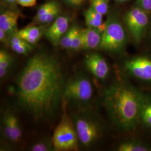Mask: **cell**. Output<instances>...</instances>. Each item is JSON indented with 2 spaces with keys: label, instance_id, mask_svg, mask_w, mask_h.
<instances>
[{
  "label": "cell",
  "instance_id": "obj_1",
  "mask_svg": "<svg viewBox=\"0 0 151 151\" xmlns=\"http://www.w3.org/2000/svg\"><path fill=\"white\" fill-rule=\"evenodd\" d=\"M65 82L63 68L56 57L37 53L17 76V102L35 120L50 119L62 104Z\"/></svg>",
  "mask_w": 151,
  "mask_h": 151
},
{
  "label": "cell",
  "instance_id": "obj_2",
  "mask_svg": "<svg viewBox=\"0 0 151 151\" xmlns=\"http://www.w3.org/2000/svg\"><path fill=\"white\" fill-rule=\"evenodd\" d=\"M143 94L122 80L114 81L104 92V104L114 125L123 132H133L140 123Z\"/></svg>",
  "mask_w": 151,
  "mask_h": 151
},
{
  "label": "cell",
  "instance_id": "obj_3",
  "mask_svg": "<svg viewBox=\"0 0 151 151\" xmlns=\"http://www.w3.org/2000/svg\"><path fill=\"white\" fill-rule=\"evenodd\" d=\"M70 118L75 128L80 145L89 147L99 139L102 132L101 125L96 116L87 108L72 114Z\"/></svg>",
  "mask_w": 151,
  "mask_h": 151
},
{
  "label": "cell",
  "instance_id": "obj_4",
  "mask_svg": "<svg viewBox=\"0 0 151 151\" xmlns=\"http://www.w3.org/2000/svg\"><path fill=\"white\" fill-rule=\"evenodd\" d=\"M93 95V88L91 81L84 75L74 76L65 82L63 99L67 105L70 104L81 109H86Z\"/></svg>",
  "mask_w": 151,
  "mask_h": 151
},
{
  "label": "cell",
  "instance_id": "obj_5",
  "mask_svg": "<svg viewBox=\"0 0 151 151\" xmlns=\"http://www.w3.org/2000/svg\"><path fill=\"white\" fill-rule=\"evenodd\" d=\"M127 29L118 16L111 15L106 21L105 28L99 48L111 53H119L128 42Z\"/></svg>",
  "mask_w": 151,
  "mask_h": 151
},
{
  "label": "cell",
  "instance_id": "obj_6",
  "mask_svg": "<svg viewBox=\"0 0 151 151\" xmlns=\"http://www.w3.org/2000/svg\"><path fill=\"white\" fill-rule=\"evenodd\" d=\"M63 114L52 138L55 151H78L79 142L75 128L67 111V103L62 101Z\"/></svg>",
  "mask_w": 151,
  "mask_h": 151
},
{
  "label": "cell",
  "instance_id": "obj_7",
  "mask_svg": "<svg viewBox=\"0 0 151 151\" xmlns=\"http://www.w3.org/2000/svg\"><path fill=\"white\" fill-rule=\"evenodd\" d=\"M148 13L135 6L128 11L124 17L125 25L136 44L140 43L146 35L149 25Z\"/></svg>",
  "mask_w": 151,
  "mask_h": 151
},
{
  "label": "cell",
  "instance_id": "obj_8",
  "mask_svg": "<svg viewBox=\"0 0 151 151\" xmlns=\"http://www.w3.org/2000/svg\"><path fill=\"white\" fill-rule=\"evenodd\" d=\"M1 137L2 142L9 147L16 146L22 141V125L16 114L10 110L4 111L1 116Z\"/></svg>",
  "mask_w": 151,
  "mask_h": 151
},
{
  "label": "cell",
  "instance_id": "obj_9",
  "mask_svg": "<svg viewBox=\"0 0 151 151\" xmlns=\"http://www.w3.org/2000/svg\"><path fill=\"white\" fill-rule=\"evenodd\" d=\"M124 68L130 76L151 85V58L137 56L124 62Z\"/></svg>",
  "mask_w": 151,
  "mask_h": 151
},
{
  "label": "cell",
  "instance_id": "obj_10",
  "mask_svg": "<svg viewBox=\"0 0 151 151\" xmlns=\"http://www.w3.org/2000/svg\"><path fill=\"white\" fill-rule=\"evenodd\" d=\"M70 23L69 16L60 15L47 27L44 36L54 46H58L61 39L70 27Z\"/></svg>",
  "mask_w": 151,
  "mask_h": 151
},
{
  "label": "cell",
  "instance_id": "obj_11",
  "mask_svg": "<svg viewBox=\"0 0 151 151\" xmlns=\"http://www.w3.org/2000/svg\"><path fill=\"white\" fill-rule=\"evenodd\" d=\"M87 70L96 78L105 80L109 73L110 68L105 59L98 53L87 55L85 60Z\"/></svg>",
  "mask_w": 151,
  "mask_h": 151
},
{
  "label": "cell",
  "instance_id": "obj_12",
  "mask_svg": "<svg viewBox=\"0 0 151 151\" xmlns=\"http://www.w3.org/2000/svg\"><path fill=\"white\" fill-rule=\"evenodd\" d=\"M20 12L9 7L1 9L0 14V29L5 31L10 36L17 31V22Z\"/></svg>",
  "mask_w": 151,
  "mask_h": 151
},
{
  "label": "cell",
  "instance_id": "obj_13",
  "mask_svg": "<svg viewBox=\"0 0 151 151\" xmlns=\"http://www.w3.org/2000/svg\"><path fill=\"white\" fill-rule=\"evenodd\" d=\"M81 32L82 37V49L91 50L99 48L103 32L96 28L87 27L81 29Z\"/></svg>",
  "mask_w": 151,
  "mask_h": 151
},
{
  "label": "cell",
  "instance_id": "obj_14",
  "mask_svg": "<svg viewBox=\"0 0 151 151\" xmlns=\"http://www.w3.org/2000/svg\"><path fill=\"white\" fill-rule=\"evenodd\" d=\"M47 26L32 25L18 30L16 34L32 45H35L44 35Z\"/></svg>",
  "mask_w": 151,
  "mask_h": 151
},
{
  "label": "cell",
  "instance_id": "obj_15",
  "mask_svg": "<svg viewBox=\"0 0 151 151\" xmlns=\"http://www.w3.org/2000/svg\"><path fill=\"white\" fill-rule=\"evenodd\" d=\"M7 45L14 52L24 55H28L33 49L32 45L19 37L16 32L10 37Z\"/></svg>",
  "mask_w": 151,
  "mask_h": 151
},
{
  "label": "cell",
  "instance_id": "obj_16",
  "mask_svg": "<svg viewBox=\"0 0 151 151\" xmlns=\"http://www.w3.org/2000/svg\"><path fill=\"white\" fill-rule=\"evenodd\" d=\"M85 23L87 27L96 28L103 32L106 25V22L103 21V15L90 7L83 12Z\"/></svg>",
  "mask_w": 151,
  "mask_h": 151
},
{
  "label": "cell",
  "instance_id": "obj_17",
  "mask_svg": "<svg viewBox=\"0 0 151 151\" xmlns=\"http://www.w3.org/2000/svg\"><path fill=\"white\" fill-rule=\"evenodd\" d=\"M140 123L151 129V97H146L144 95L140 108Z\"/></svg>",
  "mask_w": 151,
  "mask_h": 151
},
{
  "label": "cell",
  "instance_id": "obj_18",
  "mask_svg": "<svg viewBox=\"0 0 151 151\" xmlns=\"http://www.w3.org/2000/svg\"><path fill=\"white\" fill-rule=\"evenodd\" d=\"M13 58L5 50L0 51V78L4 80L9 75L13 65Z\"/></svg>",
  "mask_w": 151,
  "mask_h": 151
},
{
  "label": "cell",
  "instance_id": "obj_19",
  "mask_svg": "<svg viewBox=\"0 0 151 151\" xmlns=\"http://www.w3.org/2000/svg\"><path fill=\"white\" fill-rule=\"evenodd\" d=\"M80 29L77 25L73 24L61 39L60 45L62 48L71 50L72 45L76 33Z\"/></svg>",
  "mask_w": 151,
  "mask_h": 151
},
{
  "label": "cell",
  "instance_id": "obj_20",
  "mask_svg": "<svg viewBox=\"0 0 151 151\" xmlns=\"http://www.w3.org/2000/svg\"><path fill=\"white\" fill-rule=\"evenodd\" d=\"M118 150L119 151H147L151 148L148 146L139 142H125L119 145Z\"/></svg>",
  "mask_w": 151,
  "mask_h": 151
},
{
  "label": "cell",
  "instance_id": "obj_21",
  "mask_svg": "<svg viewBox=\"0 0 151 151\" xmlns=\"http://www.w3.org/2000/svg\"><path fill=\"white\" fill-rule=\"evenodd\" d=\"M30 151H55L52 139L43 138L37 140L30 147Z\"/></svg>",
  "mask_w": 151,
  "mask_h": 151
},
{
  "label": "cell",
  "instance_id": "obj_22",
  "mask_svg": "<svg viewBox=\"0 0 151 151\" xmlns=\"http://www.w3.org/2000/svg\"><path fill=\"white\" fill-rule=\"evenodd\" d=\"M110 0H90V7L102 15H105L109 11Z\"/></svg>",
  "mask_w": 151,
  "mask_h": 151
},
{
  "label": "cell",
  "instance_id": "obj_23",
  "mask_svg": "<svg viewBox=\"0 0 151 151\" xmlns=\"http://www.w3.org/2000/svg\"><path fill=\"white\" fill-rule=\"evenodd\" d=\"M135 6L149 13L151 12V0H137Z\"/></svg>",
  "mask_w": 151,
  "mask_h": 151
},
{
  "label": "cell",
  "instance_id": "obj_24",
  "mask_svg": "<svg viewBox=\"0 0 151 151\" xmlns=\"http://www.w3.org/2000/svg\"><path fill=\"white\" fill-rule=\"evenodd\" d=\"M66 4L72 7H79L82 5L86 0H63Z\"/></svg>",
  "mask_w": 151,
  "mask_h": 151
},
{
  "label": "cell",
  "instance_id": "obj_25",
  "mask_svg": "<svg viewBox=\"0 0 151 151\" xmlns=\"http://www.w3.org/2000/svg\"><path fill=\"white\" fill-rule=\"evenodd\" d=\"M18 5L23 7H32L36 4L37 0H16Z\"/></svg>",
  "mask_w": 151,
  "mask_h": 151
},
{
  "label": "cell",
  "instance_id": "obj_26",
  "mask_svg": "<svg viewBox=\"0 0 151 151\" xmlns=\"http://www.w3.org/2000/svg\"><path fill=\"white\" fill-rule=\"evenodd\" d=\"M10 35L4 31V30L0 29V41L1 43L7 44L9 39Z\"/></svg>",
  "mask_w": 151,
  "mask_h": 151
},
{
  "label": "cell",
  "instance_id": "obj_27",
  "mask_svg": "<svg viewBox=\"0 0 151 151\" xmlns=\"http://www.w3.org/2000/svg\"><path fill=\"white\" fill-rule=\"evenodd\" d=\"M1 1L8 7L16 10L17 5H18L16 0H1Z\"/></svg>",
  "mask_w": 151,
  "mask_h": 151
},
{
  "label": "cell",
  "instance_id": "obj_28",
  "mask_svg": "<svg viewBox=\"0 0 151 151\" xmlns=\"http://www.w3.org/2000/svg\"><path fill=\"white\" fill-rule=\"evenodd\" d=\"M114 1H115V2H118V3H124V2H128L129 0H114Z\"/></svg>",
  "mask_w": 151,
  "mask_h": 151
}]
</instances>
